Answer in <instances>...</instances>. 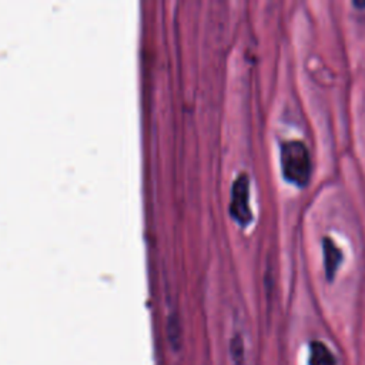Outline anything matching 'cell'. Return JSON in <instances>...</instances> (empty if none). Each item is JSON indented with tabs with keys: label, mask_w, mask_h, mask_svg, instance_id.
<instances>
[{
	"label": "cell",
	"mask_w": 365,
	"mask_h": 365,
	"mask_svg": "<svg viewBox=\"0 0 365 365\" xmlns=\"http://www.w3.org/2000/svg\"><path fill=\"white\" fill-rule=\"evenodd\" d=\"M230 214L244 227L252 221V211L250 208V178L245 173L240 174L232 182Z\"/></svg>",
	"instance_id": "2"
},
{
	"label": "cell",
	"mask_w": 365,
	"mask_h": 365,
	"mask_svg": "<svg viewBox=\"0 0 365 365\" xmlns=\"http://www.w3.org/2000/svg\"><path fill=\"white\" fill-rule=\"evenodd\" d=\"M322 251H324V267H325V275L328 281H332L338 267L342 261V252L339 247L334 242L332 238L324 237L322 238Z\"/></svg>",
	"instance_id": "3"
},
{
	"label": "cell",
	"mask_w": 365,
	"mask_h": 365,
	"mask_svg": "<svg viewBox=\"0 0 365 365\" xmlns=\"http://www.w3.org/2000/svg\"><path fill=\"white\" fill-rule=\"evenodd\" d=\"M354 6H355V7H365V1H362V3H359V1H354Z\"/></svg>",
	"instance_id": "6"
},
{
	"label": "cell",
	"mask_w": 365,
	"mask_h": 365,
	"mask_svg": "<svg viewBox=\"0 0 365 365\" xmlns=\"http://www.w3.org/2000/svg\"><path fill=\"white\" fill-rule=\"evenodd\" d=\"M279 163L282 177L297 187H305L311 178V157L307 145L299 140L281 143Z\"/></svg>",
	"instance_id": "1"
},
{
	"label": "cell",
	"mask_w": 365,
	"mask_h": 365,
	"mask_svg": "<svg viewBox=\"0 0 365 365\" xmlns=\"http://www.w3.org/2000/svg\"><path fill=\"white\" fill-rule=\"evenodd\" d=\"M308 365H336V361L325 344L312 341L309 344Z\"/></svg>",
	"instance_id": "4"
},
{
	"label": "cell",
	"mask_w": 365,
	"mask_h": 365,
	"mask_svg": "<svg viewBox=\"0 0 365 365\" xmlns=\"http://www.w3.org/2000/svg\"><path fill=\"white\" fill-rule=\"evenodd\" d=\"M230 355L234 362V365H242L244 364V342L241 335H235L230 341Z\"/></svg>",
	"instance_id": "5"
}]
</instances>
